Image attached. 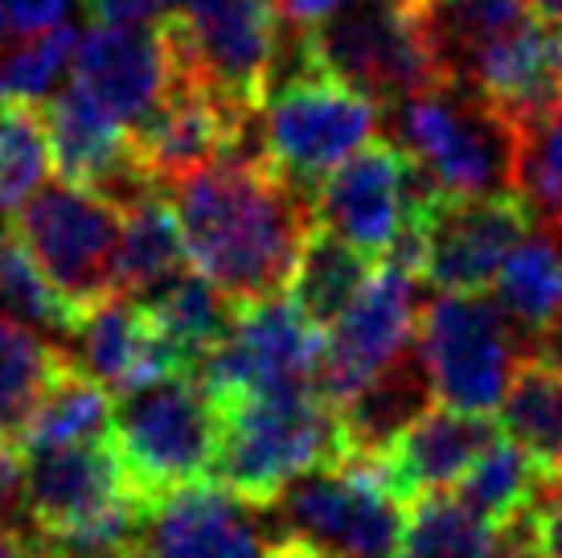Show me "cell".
<instances>
[{
	"label": "cell",
	"mask_w": 562,
	"mask_h": 558,
	"mask_svg": "<svg viewBox=\"0 0 562 558\" xmlns=\"http://www.w3.org/2000/svg\"><path fill=\"white\" fill-rule=\"evenodd\" d=\"M189 264L235 309L283 295L316 231L313 193L259 148H238L165 189Z\"/></svg>",
	"instance_id": "cell-1"
},
{
	"label": "cell",
	"mask_w": 562,
	"mask_h": 558,
	"mask_svg": "<svg viewBox=\"0 0 562 558\" xmlns=\"http://www.w3.org/2000/svg\"><path fill=\"white\" fill-rule=\"evenodd\" d=\"M345 456L337 406L316 387L255 390L222 403L218 456L210 477L255 505H271L283 484Z\"/></svg>",
	"instance_id": "cell-2"
},
{
	"label": "cell",
	"mask_w": 562,
	"mask_h": 558,
	"mask_svg": "<svg viewBox=\"0 0 562 558\" xmlns=\"http://www.w3.org/2000/svg\"><path fill=\"white\" fill-rule=\"evenodd\" d=\"M300 33L313 70L374 99L378 108L448 78L427 0H349Z\"/></svg>",
	"instance_id": "cell-3"
},
{
	"label": "cell",
	"mask_w": 562,
	"mask_h": 558,
	"mask_svg": "<svg viewBox=\"0 0 562 558\" xmlns=\"http://www.w3.org/2000/svg\"><path fill=\"white\" fill-rule=\"evenodd\" d=\"M394 144L436 186V193H501L514 189L517 127L469 82L443 78L406 94L391 115Z\"/></svg>",
	"instance_id": "cell-4"
},
{
	"label": "cell",
	"mask_w": 562,
	"mask_h": 558,
	"mask_svg": "<svg viewBox=\"0 0 562 558\" xmlns=\"http://www.w3.org/2000/svg\"><path fill=\"white\" fill-rule=\"evenodd\" d=\"M222 435V403L193 370L127 390L111 418V448L127 489L144 505L181 484L205 481Z\"/></svg>",
	"instance_id": "cell-5"
},
{
	"label": "cell",
	"mask_w": 562,
	"mask_h": 558,
	"mask_svg": "<svg viewBox=\"0 0 562 558\" xmlns=\"http://www.w3.org/2000/svg\"><path fill=\"white\" fill-rule=\"evenodd\" d=\"M415 354L431 399L464 415H497L530 342L484 292H436L419 309Z\"/></svg>",
	"instance_id": "cell-6"
},
{
	"label": "cell",
	"mask_w": 562,
	"mask_h": 558,
	"mask_svg": "<svg viewBox=\"0 0 562 558\" xmlns=\"http://www.w3.org/2000/svg\"><path fill=\"white\" fill-rule=\"evenodd\" d=\"M280 538L304 543L325 558H394L406 526L378 456H341L283 484L271 501Z\"/></svg>",
	"instance_id": "cell-7"
},
{
	"label": "cell",
	"mask_w": 562,
	"mask_h": 558,
	"mask_svg": "<svg viewBox=\"0 0 562 558\" xmlns=\"http://www.w3.org/2000/svg\"><path fill=\"white\" fill-rule=\"evenodd\" d=\"M120 226H124V205L111 193L58 177L42 181L16 205L13 238L42 267L54 292L82 316L91 304L111 295Z\"/></svg>",
	"instance_id": "cell-8"
},
{
	"label": "cell",
	"mask_w": 562,
	"mask_h": 558,
	"mask_svg": "<svg viewBox=\"0 0 562 558\" xmlns=\"http://www.w3.org/2000/svg\"><path fill=\"white\" fill-rule=\"evenodd\" d=\"M382 124V108L345 82L308 70L267 91L263 108L255 111V140L276 169L313 193L321 177L370 144Z\"/></svg>",
	"instance_id": "cell-9"
},
{
	"label": "cell",
	"mask_w": 562,
	"mask_h": 558,
	"mask_svg": "<svg viewBox=\"0 0 562 558\" xmlns=\"http://www.w3.org/2000/svg\"><path fill=\"white\" fill-rule=\"evenodd\" d=\"M165 25L181 75L205 82L243 111L263 108L283 42L276 0H189Z\"/></svg>",
	"instance_id": "cell-10"
},
{
	"label": "cell",
	"mask_w": 562,
	"mask_h": 558,
	"mask_svg": "<svg viewBox=\"0 0 562 558\" xmlns=\"http://www.w3.org/2000/svg\"><path fill=\"white\" fill-rule=\"evenodd\" d=\"M436 186L423 177L394 140H370L313 186L316 226L366 250L391 255L394 243L419 222Z\"/></svg>",
	"instance_id": "cell-11"
},
{
	"label": "cell",
	"mask_w": 562,
	"mask_h": 558,
	"mask_svg": "<svg viewBox=\"0 0 562 558\" xmlns=\"http://www.w3.org/2000/svg\"><path fill=\"white\" fill-rule=\"evenodd\" d=\"M419 271L398 259H378L370 283L328 325L313 387L333 406H345L415 345L419 325Z\"/></svg>",
	"instance_id": "cell-12"
},
{
	"label": "cell",
	"mask_w": 562,
	"mask_h": 558,
	"mask_svg": "<svg viewBox=\"0 0 562 558\" xmlns=\"http://www.w3.org/2000/svg\"><path fill=\"white\" fill-rule=\"evenodd\" d=\"M533 231L517 189L501 193H436L415 222L419 279L436 292H484L505 255Z\"/></svg>",
	"instance_id": "cell-13"
},
{
	"label": "cell",
	"mask_w": 562,
	"mask_h": 558,
	"mask_svg": "<svg viewBox=\"0 0 562 558\" xmlns=\"http://www.w3.org/2000/svg\"><path fill=\"white\" fill-rule=\"evenodd\" d=\"M250 144L259 148L255 111L235 108L198 78L177 75L172 91L127 132V160L144 186L169 189L210 160Z\"/></svg>",
	"instance_id": "cell-14"
},
{
	"label": "cell",
	"mask_w": 562,
	"mask_h": 558,
	"mask_svg": "<svg viewBox=\"0 0 562 558\" xmlns=\"http://www.w3.org/2000/svg\"><path fill=\"white\" fill-rule=\"evenodd\" d=\"M325 337L292 295H271L235 312V325L198 366L205 390L226 403L255 390L313 387Z\"/></svg>",
	"instance_id": "cell-15"
},
{
	"label": "cell",
	"mask_w": 562,
	"mask_h": 558,
	"mask_svg": "<svg viewBox=\"0 0 562 558\" xmlns=\"http://www.w3.org/2000/svg\"><path fill=\"white\" fill-rule=\"evenodd\" d=\"M280 543L271 505H255L218 481H193L144 505L148 558H267Z\"/></svg>",
	"instance_id": "cell-16"
},
{
	"label": "cell",
	"mask_w": 562,
	"mask_h": 558,
	"mask_svg": "<svg viewBox=\"0 0 562 558\" xmlns=\"http://www.w3.org/2000/svg\"><path fill=\"white\" fill-rule=\"evenodd\" d=\"M124 505L144 501L127 489L111 439L30 451L21 465V513L46 543H63Z\"/></svg>",
	"instance_id": "cell-17"
},
{
	"label": "cell",
	"mask_w": 562,
	"mask_h": 558,
	"mask_svg": "<svg viewBox=\"0 0 562 558\" xmlns=\"http://www.w3.org/2000/svg\"><path fill=\"white\" fill-rule=\"evenodd\" d=\"M70 66H75V87H82L127 132L157 108L181 75L165 21L148 25L99 21L87 37H79Z\"/></svg>",
	"instance_id": "cell-18"
},
{
	"label": "cell",
	"mask_w": 562,
	"mask_h": 558,
	"mask_svg": "<svg viewBox=\"0 0 562 558\" xmlns=\"http://www.w3.org/2000/svg\"><path fill=\"white\" fill-rule=\"evenodd\" d=\"M469 82L521 132L562 99V25L530 13L464 66Z\"/></svg>",
	"instance_id": "cell-19"
},
{
	"label": "cell",
	"mask_w": 562,
	"mask_h": 558,
	"mask_svg": "<svg viewBox=\"0 0 562 558\" xmlns=\"http://www.w3.org/2000/svg\"><path fill=\"white\" fill-rule=\"evenodd\" d=\"M70 342L79 345L75 361L91 373L94 382H103L115 394H127V390L144 387L153 378L186 370L165 345V337L153 328L140 300L120 292L103 295L99 304L82 312Z\"/></svg>",
	"instance_id": "cell-20"
},
{
	"label": "cell",
	"mask_w": 562,
	"mask_h": 558,
	"mask_svg": "<svg viewBox=\"0 0 562 558\" xmlns=\"http://www.w3.org/2000/svg\"><path fill=\"white\" fill-rule=\"evenodd\" d=\"M493 435H497L493 415H464L431 403L394 435L378 460L394 493L411 501L419 493L452 489Z\"/></svg>",
	"instance_id": "cell-21"
},
{
	"label": "cell",
	"mask_w": 562,
	"mask_h": 558,
	"mask_svg": "<svg viewBox=\"0 0 562 558\" xmlns=\"http://www.w3.org/2000/svg\"><path fill=\"white\" fill-rule=\"evenodd\" d=\"M42 120H46L49 160L58 165V177L103 189V193L140 186L127 160V127L115 124L82 87L70 82L49 94Z\"/></svg>",
	"instance_id": "cell-22"
},
{
	"label": "cell",
	"mask_w": 562,
	"mask_h": 558,
	"mask_svg": "<svg viewBox=\"0 0 562 558\" xmlns=\"http://www.w3.org/2000/svg\"><path fill=\"white\" fill-rule=\"evenodd\" d=\"M115 202L124 205V226H120L111 292L144 300L189 267L181 226H177L169 193L157 186H136L127 198H115Z\"/></svg>",
	"instance_id": "cell-23"
},
{
	"label": "cell",
	"mask_w": 562,
	"mask_h": 558,
	"mask_svg": "<svg viewBox=\"0 0 562 558\" xmlns=\"http://www.w3.org/2000/svg\"><path fill=\"white\" fill-rule=\"evenodd\" d=\"M488 288L497 309L514 321V328L538 354V345L562 325V238L533 226L505 255Z\"/></svg>",
	"instance_id": "cell-24"
},
{
	"label": "cell",
	"mask_w": 562,
	"mask_h": 558,
	"mask_svg": "<svg viewBox=\"0 0 562 558\" xmlns=\"http://www.w3.org/2000/svg\"><path fill=\"white\" fill-rule=\"evenodd\" d=\"M111 418H115L111 390L94 382L91 373L66 354L33 406L30 423L16 439V451L30 456V451L70 448V444H103L111 439Z\"/></svg>",
	"instance_id": "cell-25"
},
{
	"label": "cell",
	"mask_w": 562,
	"mask_h": 558,
	"mask_svg": "<svg viewBox=\"0 0 562 558\" xmlns=\"http://www.w3.org/2000/svg\"><path fill=\"white\" fill-rule=\"evenodd\" d=\"M501 435L533 460L547 481H562V370L547 354L517 361L501 399Z\"/></svg>",
	"instance_id": "cell-26"
},
{
	"label": "cell",
	"mask_w": 562,
	"mask_h": 558,
	"mask_svg": "<svg viewBox=\"0 0 562 558\" xmlns=\"http://www.w3.org/2000/svg\"><path fill=\"white\" fill-rule=\"evenodd\" d=\"M140 304L186 370L202 366V357L231 333L238 312L198 267L177 271L169 283H160L153 295H144Z\"/></svg>",
	"instance_id": "cell-27"
},
{
	"label": "cell",
	"mask_w": 562,
	"mask_h": 558,
	"mask_svg": "<svg viewBox=\"0 0 562 558\" xmlns=\"http://www.w3.org/2000/svg\"><path fill=\"white\" fill-rule=\"evenodd\" d=\"M431 403L436 399H431V387H427V373H423L419 354L411 345L382 378H374L361 394H353L345 406H337L345 456H382L394 435Z\"/></svg>",
	"instance_id": "cell-28"
},
{
	"label": "cell",
	"mask_w": 562,
	"mask_h": 558,
	"mask_svg": "<svg viewBox=\"0 0 562 558\" xmlns=\"http://www.w3.org/2000/svg\"><path fill=\"white\" fill-rule=\"evenodd\" d=\"M374 271H378V259H370L366 250L349 247L345 238L316 226V231L308 234L304 250H300V264H296V271H292L288 292H292L296 309L304 312L316 328H328L349 304H353V295L370 283Z\"/></svg>",
	"instance_id": "cell-29"
},
{
	"label": "cell",
	"mask_w": 562,
	"mask_h": 558,
	"mask_svg": "<svg viewBox=\"0 0 562 558\" xmlns=\"http://www.w3.org/2000/svg\"><path fill=\"white\" fill-rule=\"evenodd\" d=\"M501 529L448 489L411 496L394 558H497Z\"/></svg>",
	"instance_id": "cell-30"
},
{
	"label": "cell",
	"mask_w": 562,
	"mask_h": 558,
	"mask_svg": "<svg viewBox=\"0 0 562 558\" xmlns=\"http://www.w3.org/2000/svg\"><path fill=\"white\" fill-rule=\"evenodd\" d=\"M63 357L66 349L58 342L0 316V439L13 448Z\"/></svg>",
	"instance_id": "cell-31"
},
{
	"label": "cell",
	"mask_w": 562,
	"mask_h": 558,
	"mask_svg": "<svg viewBox=\"0 0 562 558\" xmlns=\"http://www.w3.org/2000/svg\"><path fill=\"white\" fill-rule=\"evenodd\" d=\"M542 472L533 468V460L517 448L514 439L493 435L481 448V456L469 465V472L456 481V496L469 505L472 513H481L484 522L505 526L509 517L526 510L533 501V493L542 489Z\"/></svg>",
	"instance_id": "cell-32"
},
{
	"label": "cell",
	"mask_w": 562,
	"mask_h": 558,
	"mask_svg": "<svg viewBox=\"0 0 562 558\" xmlns=\"http://www.w3.org/2000/svg\"><path fill=\"white\" fill-rule=\"evenodd\" d=\"M514 189L530 205L533 226L562 238V99L517 132Z\"/></svg>",
	"instance_id": "cell-33"
},
{
	"label": "cell",
	"mask_w": 562,
	"mask_h": 558,
	"mask_svg": "<svg viewBox=\"0 0 562 558\" xmlns=\"http://www.w3.org/2000/svg\"><path fill=\"white\" fill-rule=\"evenodd\" d=\"M0 309L9 312V321L42 337H54V342H66L79 325V312L54 292V283L25 255L13 231L0 234Z\"/></svg>",
	"instance_id": "cell-34"
},
{
	"label": "cell",
	"mask_w": 562,
	"mask_h": 558,
	"mask_svg": "<svg viewBox=\"0 0 562 558\" xmlns=\"http://www.w3.org/2000/svg\"><path fill=\"white\" fill-rule=\"evenodd\" d=\"M79 25H54V30L25 37L16 49H0V103H46L58 91V78L75 63Z\"/></svg>",
	"instance_id": "cell-35"
},
{
	"label": "cell",
	"mask_w": 562,
	"mask_h": 558,
	"mask_svg": "<svg viewBox=\"0 0 562 558\" xmlns=\"http://www.w3.org/2000/svg\"><path fill=\"white\" fill-rule=\"evenodd\" d=\"M49 140L37 103H0V202L21 205L49 177Z\"/></svg>",
	"instance_id": "cell-36"
},
{
	"label": "cell",
	"mask_w": 562,
	"mask_h": 558,
	"mask_svg": "<svg viewBox=\"0 0 562 558\" xmlns=\"http://www.w3.org/2000/svg\"><path fill=\"white\" fill-rule=\"evenodd\" d=\"M521 513H526L533 558H562V481H542V489Z\"/></svg>",
	"instance_id": "cell-37"
},
{
	"label": "cell",
	"mask_w": 562,
	"mask_h": 558,
	"mask_svg": "<svg viewBox=\"0 0 562 558\" xmlns=\"http://www.w3.org/2000/svg\"><path fill=\"white\" fill-rule=\"evenodd\" d=\"M79 4L82 0H9V30L16 37H37L54 25H66V16Z\"/></svg>",
	"instance_id": "cell-38"
},
{
	"label": "cell",
	"mask_w": 562,
	"mask_h": 558,
	"mask_svg": "<svg viewBox=\"0 0 562 558\" xmlns=\"http://www.w3.org/2000/svg\"><path fill=\"white\" fill-rule=\"evenodd\" d=\"M189 0H91V13L99 21H120V25H148V21H169L181 13Z\"/></svg>",
	"instance_id": "cell-39"
},
{
	"label": "cell",
	"mask_w": 562,
	"mask_h": 558,
	"mask_svg": "<svg viewBox=\"0 0 562 558\" xmlns=\"http://www.w3.org/2000/svg\"><path fill=\"white\" fill-rule=\"evenodd\" d=\"M276 4H280V16L288 30H313L316 21L345 9L349 0H276Z\"/></svg>",
	"instance_id": "cell-40"
},
{
	"label": "cell",
	"mask_w": 562,
	"mask_h": 558,
	"mask_svg": "<svg viewBox=\"0 0 562 558\" xmlns=\"http://www.w3.org/2000/svg\"><path fill=\"white\" fill-rule=\"evenodd\" d=\"M0 513H21V451L0 439Z\"/></svg>",
	"instance_id": "cell-41"
},
{
	"label": "cell",
	"mask_w": 562,
	"mask_h": 558,
	"mask_svg": "<svg viewBox=\"0 0 562 558\" xmlns=\"http://www.w3.org/2000/svg\"><path fill=\"white\" fill-rule=\"evenodd\" d=\"M0 558H42V543L25 526L0 517Z\"/></svg>",
	"instance_id": "cell-42"
},
{
	"label": "cell",
	"mask_w": 562,
	"mask_h": 558,
	"mask_svg": "<svg viewBox=\"0 0 562 558\" xmlns=\"http://www.w3.org/2000/svg\"><path fill=\"white\" fill-rule=\"evenodd\" d=\"M267 558H325L321 550H313V546L304 543H292V538H280V543L271 546V555Z\"/></svg>",
	"instance_id": "cell-43"
},
{
	"label": "cell",
	"mask_w": 562,
	"mask_h": 558,
	"mask_svg": "<svg viewBox=\"0 0 562 558\" xmlns=\"http://www.w3.org/2000/svg\"><path fill=\"white\" fill-rule=\"evenodd\" d=\"M533 13L547 16V21H554V25H562V0H526Z\"/></svg>",
	"instance_id": "cell-44"
},
{
	"label": "cell",
	"mask_w": 562,
	"mask_h": 558,
	"mask_svg": "<svg viewBox=\"0 0 562 558\" xmlns=\"http://www.w3.org/2000/svg\"><path fill=\"white\" fill-rule=\"evenodd\" d=\"M538 354H547L550 361H554V366H559V370H562V325L554 328V333H550L547 342L538 345Z\"/></svg>",
	"instance_id": "cell-45"
},
{
	"label": "cell",
	"mask_w": 562,
	"mask_h": 558,
	"mask_svg": "<svg viewBox=\"0 0 562 558\" xmlns=\"http://www.w3.org/2000/svg\"><path fill=\"white\" fill-rule=\"evenodd\" d=\"M111 558H148V550H144L140 538H136V543H127L124 550H115V555H111Z\"/></svg>",
	"instance_id": "cell-46"
},
{
	"label": "cell",
	"mask_w": 562,
	"mask_h": 558,
	"mask_svg": "<svg viewBox=\"0 0 562 558\" xmlns=\"http://www.w3.org/2000/svg\"><path fill=\"white\" fill-rule=\"evenodd\" d=\"M9 0H0V49H4V37H9Z\"/></svg>",
	"instance_id": "cell-47"
},
{
	"label": "cell",
	"mask_w": 562,
	"mask_h": 558,
	"mask_svg": "<svg viewBox=\"0 0 562 558\" xmlns=\"http://www.w3.org/2000/svg\"><path fill=\"white\" fill-rule=\"evenodd\" d=\"M42 558H87V555H75V550H58V546L42 543Z\"/></svg>",
	"instance_id": "cell-48"
},
{
	"label": "cell",
	"mask_w": 562,
	"mask_h": 558,
	"mask_svg": "<svg viewBox=\"0 0 562 558\" xmlns=\"http://www.w3.org/2000/svg\"><path fill=\"white\" fill-rule=\"evenodd\" d=\"M0 214H4V202H0Z\"/></svg>",
	"instance_id": "cell-49"
}]
</instances>
